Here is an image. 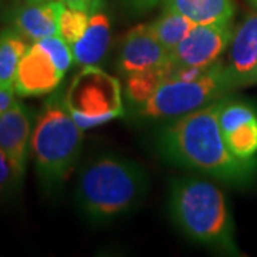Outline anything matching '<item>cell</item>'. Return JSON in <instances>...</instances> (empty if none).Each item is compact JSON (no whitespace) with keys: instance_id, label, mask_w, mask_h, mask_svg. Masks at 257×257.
<instances>
[{"instance_id":"cell-7","label":"cell","mask_w":257,"mask_h":257,"mask_svg":"<svg viewBox=\"0 0 257 257\" xmlns=\"http://www.w3.org/2000/svg\"><path fill=\"white\" fill-rule=\"evenodd\" d=\"M74 63L73 52L59 35L30 43L19 64L15 92L23 97L56 92Z\"/></svg>"},{"instance_id":"cell-8","label":"cell","mask_w":257,"mask_h":257,"mask_svg":"<svg viewBox=\"0 0 257 257\" xmlns=\"http://www.w3.org/2000/svg\"><path fill=\"white\" fill-rule=\"evenodd\" d=\"M234 30L230 25H196L177 46L169 52L170 72L206 69L220 60L230 46Z\"/></svg>"},{"instance_id":"cell-1","label":"cell","mask_w":257,"mask_h":257,"mask_svg":"<svg viewBox=\"0 0 257 257\" xmlns=\"http://www.w3.org/2000/svg\"><path fill=\"white\" fill-rule=\"evenodd\" d=\"M223 99L165 126L157 136V149L172 165L234 187H246L256 180L257 159L241 160L229 150L219 123Z\"/></svg>"},{"instance_id":"cell-12","label":"cell","mask_w":257,"mask_h":257,"mask_svg":"<svg viewBox=\"0 0 257 257\" xmlns=\"http://www.w3.org/2000/svg\"><path fill=\"white\" fill-rule=\"evenodd\" d=\"M63 6L60 0L25 2L10 13V28L29 43L59 35V19Z\"/></svg>"},{"instance_id":"cell-14","label":"cell","mask_w":257,"mask_h":257,"mask_svg":"<svg viewBox=\"0 0 257 257\" xmlns=\"http://www.w3.org/2000/svg\"><path fill=\"white\" fill-rule=\"evenodd\" d=\"M226 64L239 87L257 83V15H250L234 30Z\"/></svg>"},{"instance_id":"cell-23","label":"cell","mask_w":257,"mask_h":257,"mask_svg":"<svg viewBox=\"0 0 257 257\" xmlns=\"http://www.w3.org/2000/svg\"><path fill=\"white\" fill-rule=\"evenodd\" d=\"M248 2H250V3H251V6L257 10V0H248Z\"/></svg>"},{"instance_id":"cell-21","label":"cell","mask_w":257,"mask_h":257,"mask_svg":"<svg viewBox=\"0 0 257 257\" xmlns=\"http://www.w3.org/2000/svg\"><path fill=\"white\" fill-rule=\"evenodd\" d=\"M15 89H0V114H3L6 110L16 103L15 99Z\"/></svg>"},{"instance_id":"cell-24","label":"cell","mask_w":257,"mask_h":257,"mask_svg":"<svg viewBox=\"0 0 257 257\" xmlns=\"http://www.w3.org/2000/svg\"><path fill=\"white\" fill-rule=\"evenodd\" d=\"M26 3H35V2H45V0H25Z\"/></svg>"},{"instance_id":"cell-4","label":"cell","mask_w":257,"mask_h":257,"mask_svg":"<svg viewBox=\"0 0 257 257\" xmlns=\"http://www.w3.org/2000/svg\"><path fill=\"white\" fill-rule=\"evenodd\" d=\"M82 143L83 128L67 109L64 93H50L37 111L30 149L45 192L55 193L63 187L77 165Z\"/></svg>"},{"instance_id":"cell-19","label":"cell","mask_w":257,"mask_h":257,"mask_svg":"<svg viewBox=\"0 0 257 257\" xmlns=\"http://www.w3.org/2000/svg\"><path fill=\"white\" fill-rule=\"evenodd\" d=\"M22 184V180L16 175L9 157L0 147V197L12 194Z\"/></svg>"},{"instance_id":"cell-9","label":"cell","mask_w":257,"mask_h":257,"mask_svg":"<svg viewBox=\"0 0 257 257\" xmlns=\"http://www.w3.org/2000/svg\"><path fill=\"white\" fill-rule=\"evenodd\" d=\"M219 123L223 139L234 156L241 160L257 159V111L251 104L224 97Z\"/></svg>"},{"instance_id":"cell-11","label":"cell","mask_w":257,"mask_h":257,"mask_svg":"<svg viewBox=\"0 0 257 257\" xmlns=\"http://www.w3.org/2000/svg\"><path fill=\"white\" fill-rule=\"evenodd\" d=\"M33 124V113L20 101L0 114V147L9 157L20 180L26 173L29 155L32 153Z\"/></svg>"},{"instance_id":"cell-16","label":"cell","mask_w":257,"mask_h":257,"mask_svg":"<svg viewBox=\"0 0 257 257\" xmlns=\"http://www.w3.org/2000/svg\"><path fill=\"white\" fill-rule=\"evenodd\" d=\"M28 47V40L15 29L0 33V89H15L19 64Z\"/></svg>"},{"instance_id":"cell-2","label":"cell","mask_w":257,"mask_h":257,"mask_svg":"<svg viewBox=\"0 0 257 257\" xmlns=\"http://www.w3.org/2000/svg\"><path fill=\"white\" fill-rule=\"evenodd\" d=\"M149 190L142 166L116 155H103L83 166L76 183V204L86 220L103 224L138 209Z\"/></svg>"},{"instance_id":"cell-18","label":"cell","mask_w":257,"mask_h":257,"mask_svg":"<svg viewBox=\"0 0 257 257\" xmlns=\"http://www.w3.org/2000/svg\"><path fill=\"white\" fill-rule=\"evenodd\" d=\"M89 9H74L69 6H63L60 19H59V36L64 39V42L72 47L82 37L84 30L89 25Z\"/></svg>"},{"instance_id":"cell-6","label":"cell","mask_w":257,"mask_h":257,"mask_svg":"<svg viewBox=\"0 0 257 257\" xmlns=\"http://www.w3.org/2000/svg\"><path fill=\"white\" fill-rule=\"evenodd\" d=\"M67 109L84 130L123 114L119 82L96 66H86L64 93Z\"/></svg>"},{"instance_id":"cell-20","label":"cell","mask_w":257,"mask_h":257,"mask_svg":"<svg viewBox=\"0 0 257 257\" xmlns=\"http://www.w3.org/2000/svg\"><path fill=\"white\" fill-rule=\"evenodd\" d=\"M123 3L132 13L145 15L152 9H155L160 3H163V0H123Z\"/></svg>"},{"instance_id":"cell-3","label":"cell","mask_w":257,"mask_h":257,"mask_svg":"<svg viewBox=\"0 0 257 257\" xmlns=\"http://www.w3.org/2000/svg\"><path fill=\"white\" fill-rule=\"evenodd\" d=\"M170 217L196 243L227 254H239L229 203L219 186L197 176L175 179L169 189Z\"/></svg>"},{"instance_id":"cell-5","label":"cell","mask_w":257,"mask_h":257,"mask_svg":"<svg viewBox=\"0 0 257 257\" xmlns=\"http://www.w3.org/2000/svg\"><path fill=\"white\" fill-rule=\"evenodd\" d=\"M236 89L237 83L221 60L206 69L169 72L138 113L145 119H177L227 97Z\"/></svg>"},{"instance_id":"cell-15","label":"cell","mask_w":257,"mask_h":257,"mask_svg":"<svg viewBox=\"0 0 257 257\" xmlns=\"http://www.w3.org/2000/svg\"><path fill=\"white\" fill-rule=\"evenodd\" d=\"M163 9L176 12L196 25H230L236 6L233 0H163Z\"/></svg>"},{"instance_id":"cell-17","label":"cell","mask_w":257,"mask_h":257,"mask_svg":"<svg viewBox=\"0 0 257 257\" xmlns=\"http://www.w3.org/2000/svg\"><path fill=\"white\" fill-rule=\"evenodd\" d=\"M149 25L153 30L155 36L157 37V40L162 43V46L165 47L167 52L173 50L196 26V23H193L192 20H189L187 18H184L176 12L165 9L159 18L155 19Z\"/></svg>"},{"instance_id":"cell-13","label":"cell","mask_w":257,"mask_h":257,"mask_svg":"<svg viewBox=\"0 0 257 257\" xmlns=\"http://www.w3.org/2000/svg\"><path fill=\"white\" fill-rule=\"evenodd\" d=\"M89 25L72 46L77 66H96L107 55L111 42V23L104 0H93L89 8Z\"/></svg>"},{"instance_id":"cell-10","label":"cell","mask_w":257,"mask_h":257,"mask_svg":"<svg viewBox=\"0 0 257 257\" xmlns=\"http://www.w3.org/2000/svg\"><path fill=\"white\" fill-rule=\"evenodd\" d=\"M117 67L126 77L169 67V52L157 40L150 25H138L126 35L120 47Z\"/></svg>"},{"instance_id":"cell-22","label":"cell","mask_w":257,"mask_h":257,"mask_svg":"<svg viewBox=\"0 0 257 257\" xmlns=\"http://www.w3.org/2000/svg\"><path fill=\"white\" fill-rule=\"evenodd\" d=\"M64 6H69V8H74V9H83L87 10L90 8L93 0H60Z\"/></svg>"}]
</instances>
